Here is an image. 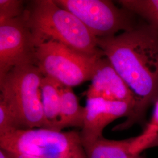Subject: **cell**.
<instances>
[{
	"label": "cell",
	"mask_w": 158,
	"mask_h": 158,
	"mask_svg": "<svg viewBox=\"0 0 158 158\" xmlns=\"http://www.w3.org/2000/svg\"><path fill=\"white\" fill-rule=\"evenodd\" d=\"M24 14L37 45L55 41L86 55L104 54L98 46L97 38L85 24L54 0L29 1Z\"/></svg>",
	"instance_id": "obj_2"
},
{
	"label": "cell",
	"mask_w": 158,
	"mask_h": 158,
	"mask_svg": "<svg viewBox=\"0 0 158 158\" xmlns=\"http://www.w3.org/2000/svg\"><path fill=\"white\" fill-rule=\"evenodd\" d=\"M72 13L96 38H106L135 28L139 19L134 14L109 0H54Z\"/></svg>",
	"instance_id": "obj_6"
},
{
	"label": "cell",
	"mask_w": 158,
	"mask_h": 158,
	"mask_svg": "<svg viewBox=\"0 0 158 158\" xmlns=\"http://www.w3.org/2000/svg\"><path fill=\"white\" fill-rule=\"evenodd\" d=\"M62 85L44 77L40 86L42 102L46 120L50 130H58Z\"/></svg>",
	"instance_id": "obj_11"
},
{
	"label": "cell",
	"mask_w": 158,
	"mask_h": 158,
	"mask_svg": "<svg viewBox=\"0 0 158 158\" xmlns=\"http://www.w3.org/2000/svg\"><path fill=\"white\" fill-rule=\"evenodd\" d=\"M97 44L137 100L132 115L114 127L113 131L144 124L148 108L158 99V36L156 32L141 19L130 31L97 39Z\"/></svg>",
	"instance_id": "obj_1"
},
{
	"label": "cell",
	"mask_w": 158,
	"mask_h": 158,
	"mask_svg": "<svg viewBox=\"0 0 158 158\" xmlns=\"http://www.w3.org/2000/svg\"><path fill=\"white\" fill-rule=\"evenodd\" d=\"M0 158H17V154L5 149L0 148Z\"/></svg>",
	"instance_id": "obj_17"
},
{
	"label": "cell",
	"mask_w": 158,
	"mask_h": 158,
	"mask_svg": "<svg viewBox=\"0 0 158 158\" xmlns=\"http://www.w3.org/2000/svg\"><path fill=\"white\" fill-rule=\"evenodd\" d=\"M44 75L35 64L12 69L0 77V100L14 113L18 130L48 128L40 86Z\"/></svg>",
	"instance_id": "obj_3"
},
{
	"label": "cell",
	"mask_w": 158,
	"mask_h": 158,
	"mask_svg": "<svg viewBox=\"0 0 158 158\" xmlns=\"http://www.w3.org/2000/svg\"><path fill=\"white\" fill-rule=\"evenodd\" d=\"M104 55H86L61 43L48 41L38 46L35 64L44 76L73 88L91 80Z\"/></svg>",
	"instance_id": "obj_5"
},
{
	"label": "cell",
	"mask_w": 158,
	"mask_h": 158,
	"mask_svg": "<svg viewBox=\"0 0 158 158\" xmlns=\"http://www.w3.org/2000/svg\"><path fill=\"white\" fill-rule=\"evenodd\" d=\"M18 130L14 113L5 102L0 100V135Z\"/></svg>",
	"instance_id": "obj_15"
},
{
	"label": "cell",
	"mask_w": 158,
	"mask_h": 158,
	"mask_svg": "<svg viewBox=\"0 0 158 158\" xmlns=\"http://www.w3.org/2000/svg\"><path fill=\"white\" fill-rule=\"evenodd\" d=\"M158 147V135H139L123 140L100 138L85 145L87 158H136L144 150Z\"/></svg>",
	"instance_id": "obj_10"
},
{
	"label": "cell",
	"mask_w": 158,
	"mask_h": 158,
	"mask_svg": "<svg viewBox=\"0 0 158 158\" xmlns=\"http://www.w3.org/2000/svg\"><path fill=\"white\" fill-rule=\"evenodd\" d=\"M26 5L21 0H0V23L22 16Z\"/></svg>",
	"instance_id": "obj_14"
},
{
	"label": "cell",
	"mask_w": 158,
	"mask_h": 158,
	"mask_svg": "<svg viewBox=\"0 0 158 158\" xmlns=\"http://www.w3.org/2000/svg\"><path fill=\"white\" fill-rule=\"evenodd\" d=\"M0 148L38 158H87L80 132L76 131L15 130L0 135Z\"/></svg>",
	"instance_id": "obj_4"
},
{
	"label": "cell",
	"mask_w": 158,
	"mask_h": 158,
	"mask_svg": "<svg viewBox=\"0 0 158 158\" xmlns=\"http://www.w3.org/2000/svg\"><path fill=\"white\" fill-rule=\"evenodd\" d=\"M85 107L81 106L79 100L72 87L62 86L60 118L58 130L68 127L82 128L84 124Z\"/></svg>",
	"instance_id": "obj_12"
},
{
	"label": "cell",
	"mask_w": 158,
	"mask_h": 158,
	"mask_svg": "<svg viewBox=\"0 0 158 158\" xmlns=\"http://www.w3.org/2000/svg\"><path fill=\"white\" fill-rule=\"evenodd\" d=\"M142 133L149 135H158V99L154 104V110L151 120L145 125Z\"/></svg>",
	"instance_id": "obj_16"
},
{
	"label": "cell",
	"mask_w": 158,
	"mask_h": 158,
	"mask_svg": "<svg viewBox=\"0 0 158 158\" xmlns=\"http://www.w3.org/2000/svg\"><path fill=\"white\" fill-rule=\"evenodd\" d=\"M17 158H38L36 157H33L28 155H17Z\"/></svg>",
	"instance_id": "obj_18"
},
{
	"label": "cell",
	"mask_w": 158,
	"mask_h": 158,
	"mask_svg": "<svg viewBox=\"0 0 158 158\" xmlns=\"http://www.w3.org/2000/svg\"><path fill=\"white\" fill-rule=\"evenodd\" d=\"M115 2L150 25L158 36V0H119Z\"/></svg>",
	"instance_id": "obj_13"
},
{
	"label": "cell",
	"mask_w": 158,
	"mask_h": 158,
	"mask_svg": "<svg viewBox=\"0 0 158 158\" xmlns=\"http://www.w3.org/2000/svg\"><path fill=\"white\" fill-rule=\"evenodd\" d=\"M37 47L24 12L0 23V77L16 66L35 64Z\"/></svg>",
	"instance_id": "obj_7"
},
{
	"label": "cell",
	"mask_w": 158,
	"mask_h": 158,
	"mask_svg": "<svg viewBox=\"0 0 158 158\" xmlns=\"http://www.w3.org/2000/svg\"><path fill=\"white\" fill-rule=\"evenodd\" d=\"M134 107L130 102H115L102 98H86L84 124L80 131L83 145L103 136L104 128L114 121L122 117L130 118Z\"/></svg>",
	"instance_id": "obj_8"
},
{
	"label": "cell",
	"mask_w": 158,
	"mask_h": 158,
	"mask_svg": "<svg viewBox=\"0 0 158 158\" xmlns=\"http://www.w3.org/2000/svg\"><path fill=\"white\" fill-rule=\"evenodd\" d=\"M85 96L86 98H102L110 101L130 102L134 106V110L137 104L135 95L104 55L98 62Z\"/></svg>",
	"instance_id": "obj_9"
}]
</instances>
